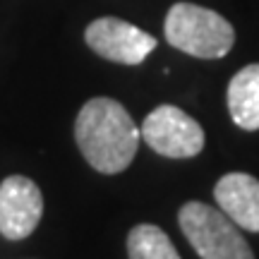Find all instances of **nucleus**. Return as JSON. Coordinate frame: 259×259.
<instances>
[{
	"label": "nucleus",
	"instance_id": "nucleus-1",
	"mask_svg": "<svg viewBox=\"0 0 259 259\" xmlns=\"http://www.w3.org/2000/svg\"><path fill=\"white\" fill-rule=\"evenodd\" d=\"M74 139L87 163L103 176L122 173L137 154L142 130L122 103L96 96L82 106L74 120Z\"/></svg>",
	"mask_w": 259,
	"mask_h": 259
},
{
	"label": "nucleus",
	"instance_id": "nucleus-2",
	"mask_svg": "<svg viewBox=\"0 0 259 259\" xmlns=\"http://www.w3.org/2000/svg\"><path fill=\"white\" fill-rule=\"evenodd\" d=\"M163 34L173 48L202 60H219L228 56L235 44V29L231 22L194 3H176L168 10Z\"/></svg>",
	"mask_w": 259,
	"mask_h": 259
},
{
	"label": "nucleus",
	"instance_id": "nucleus-3",
	"mask_svg": "<svg viewBox=\"0 0 259 259\" xmlns=\"http://www.w3.org/2000/svg\"><path fill=\"white\" fill-rule=\"evenodd\" d=\"M180 231L202 259H254L240 228L204 202H187L178 213Z\"/></svg>",
	"mask_w": 259,
	"mask_h": 259
},
{
	"label": "nucleus",
	"instance_id": "nucleus-4",
	"mask_svg": "<svg viewBox=\"0 0 259 259\" xmlns=\"http://www.w3.org/2000/svg\"><path fill=\"white\" fill-rule=\"evenodd\" d=\"M142 139L166 158H192L204 149L202 125L183 108L163 103L149 113L142 122Z\"/></svg>",
	"mask_w": 259,
	"mask_h": 259
},
{
	"label": "nucleus",
	"instance_id": "nucleus-5",
	"mask_svg": "<svg viewBox=\"0 0 259 259\" xmlns=\"http://www.w3.org/2000/svg\"><path fill=\"white\" fill-rule=\"evenodd\" d=\"M84 41L96 56L120 65H142L156 48V38L120 17H99L84 31Z\"/></svg>",
	"mask_w": 259,
	"mask_h": 259
},
{
	"label": "nucleus",
	"instance_id": "nucleus-6",
	"mask_svg": "<svg viewBox=\"0 0 259 259\" xmlns=\"http://www.w3.org/2000/svg\"><path fill=\"white\" fill-rule=\"evenodd\" d=\"M44 213V197L31 178L10 176L0 183V235L24 240L36 231Z\"/></svg>",
	"mask_w": 259,
	"mask_h": 259
},
{
	"label": "nucleus",
	"instance_id": "nucleus-7",
	"mask_svg": "<svg viewBox=\"0 0 259 259\" xmlns=\"http://www.w3.org/2000/svg\"><path fill=\"white\" fill-rule=\"evenodd\" d=\"M216 204L238 228L259 233V180L250 173H226L213 187Z\"/></svg>",
	"mask_w": 259,
	"mask_h": 259
},
{
	"label": "nucleus",
	"instance_id": "nucleus-8",
	"mask_svg": "<svg viewBox=\"0 0 259 259\" xmlns=\"http://www.w3.org/2000/svg\"><path fill=\"white\" fill-rule=\"evenodd\" d=\"M228 111L240 130H259V63L245 65L228 82Z\"/></svg>",
	"mask_w": 259,
	"mask_h": 259
},
{
	"label": "nucleus",
	"instance_id": "nucleus-9",
	"mask_svg": "<svg viewBox=\"0 0 259 259\" xmlns=\"http://www.w3.org/2000/svg\"><path fill=\"white\" fill-rule=\"evenodd\" d=\"M130 259H180L176 245L158 226L139 223L127 235Z\"/></svg>",
	"mask_w": 259,
	"mask_h": 259
}]
</instances>
